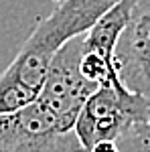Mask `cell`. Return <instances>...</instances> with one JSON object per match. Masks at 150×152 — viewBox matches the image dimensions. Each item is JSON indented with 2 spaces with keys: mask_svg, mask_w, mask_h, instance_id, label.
Masks as SVG:
<instances>
[{
  "mask_svg": "<svg viewBox=\"0 0 150 152\" xmlns=\"http://www.w3.org/2000/svg\"><path fill=\"white\" fill-rule=\"evenodd\" d=\"M83 37L85 33L71 37L55 51L37 94V102L69 128L85 99L97 89V83L81 71Z\"/></svg>",
  "mask_w": 150,
  "mask_h": 152,
  "instance_id": "3957f363",
  "label": "cell"
},
{
  "mask_svg": "<svg viewBox=\"0 0 150 152\" xmlns=\"http://www.w3.org/2000/svg\"><path fill=\"white\" fill-rule=\"evenodd\" d=\"M114 67L122 85L150 99V0H134L116 41Z\"/></svg>",
  "mask_w": 150,
  "mask_h": 152,
  "instance_id": "5b68a950",
  "label": "cell"
},
{
  "mask_svg": "<svg viewBox=\"0 0 150 152\" xmlns=\"http://www.w3.org/2000/svg\"><path fill=\"white\" fill-rule=\"evenodd\" d=\"M150 116V99L124 85H97L73 122V132L85 152L95 142L118 140L128 128Z\"/></svg>",
  "mask_w": 150,
  "mask_h": 152,
  "instance_id": "7a4b0ae2",
  "label": "cell"
},
{
  "mask_svg": "<svg viewBox=\"0 0 150 152\" xmlns=\"http://www.w3.org/2000/svg\"><path fill=\"white\" fill-rule=\"evenodd\" d=\"M0 152H85V148L73 128L35 99L18 112L0 114Z\"/></svg>",
  "mask_w": 150,
  "mask_h": 152,
  "instance_id": "277c9868",
  "label": "cell"
},
{
  "mask_svg": "<svg viewBox=\"0 0 150 152\" xmlns=\"http://www.w3.org/2000/svg\"><path fill=\"white\" fill-rule=\"evenodd\" d=\"M118 0H61L57 8L35 26L2 73L39 94L55 51L67 39L85 33Z\"/></svg>",
  "mask_w": 150,
  "mask_h": 152,
  "instance_id": "6da1fadb",
  "label": "cell"
},
{
  "mask_svg": "<svg viewBox=\"0 0 150 152\" xmlns=\"http://www.w3.org/2000/svg\"><path fill=\"white\" fill-rule=\"evenodd\" d=\"M87 152H120L116 140H102V142H95Z\"/></svg>",
  "mask_w": 150,
  "mask_h": 152,
  "instance_id": "ba28073f",
  "label": "cell"
},
{
  "mask_svg": "<svg viewBox=\"0 0 150 152\" xmlns=\"http://www.w3.org/2000/svg\"><path fill=\"white\" fill-rule=\"evenodd\" d=\"M37 99V94L33 89L20 85L8 77L6 73H0V114H12L20 107L29 105Z\"/></svg>",
  "mask_w": 150,
  "mask_h": 152,
  "instance_id": "8992f818",
  "label": "cell"
},
{
  "mask_svg": "<svg viewBox=\"0 0 150 152\" xmlns=\"http://www.w3.org/2000/svg\"><path fill=\"white\" fill-rule=\"evenodd\" d=\"M120 152H150V116L128 128L118 140Z\"/></svg>",
  "mask_w": 150,
  "mask_h": 152,
  "instance_id": "52a82bcc",
  "label": "cell"
}]
</instances>
